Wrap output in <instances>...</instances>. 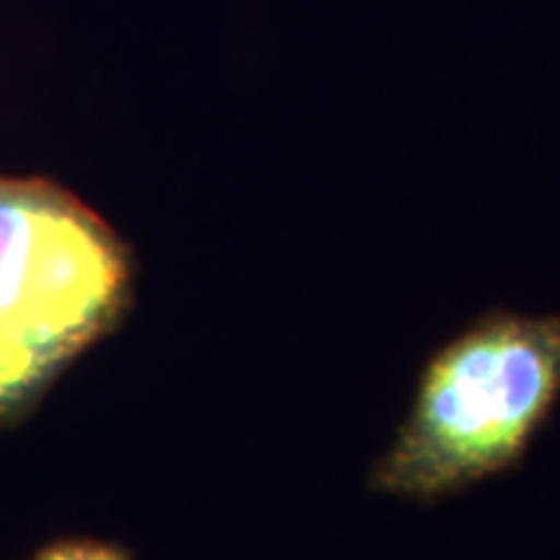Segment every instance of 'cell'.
Listing matches in <instances>:
<instances>
[{
    "mask_svg": "<svg viewBox=\"0 0 560 560\" xmlns=\"http://www.w3.org/2000/svg\"><path fill=\"white\" fill-rule=\"evenodd\" d=\"M560 395V317L493 312L446 342L371 488L436 501L506 472Z\"/></svg>",
    "mask_w": 560,
    "mask_h": 560,
    "instance_id": "cell-1",
    "label": "cell"
},
{
    "mask_svg": "<svg viewBox=\"0 0 560 560\" xmlns=\"http://www.w3.org/2000/svg\"><path fill=\"white\" fill-rule=\"evenodd\" d=\"M132 257L96 210L50 179L0 174V423L120 325Z\"/></svg>",
    "mask_w": 560,
    "mask_h": 560,
    "instance_id": "cell-2",
    "label": "cell"
},
{
    "mask_svg": "<svg viewBox=\"0 0 560 560\" xmlns=\"http://www.w3.org/2000/svg\"><path fill=\"white\" fill-rule=\"evenodd\" d=\"M34 560H132L128 550L96 540H66L45 548Z\"/></svg>",
    "mask_w": 560,
    "mask_h": 560,
    "instance_id": "cell-3",
    "label": "cell"
}]
</instances>
